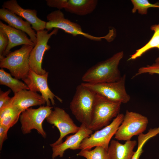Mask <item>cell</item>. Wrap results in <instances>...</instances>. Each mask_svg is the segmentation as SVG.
Masks as SVG:
<instances>
[{"label":"cell","mask_w":159,"mask_h":159,"mask_svg":"<svg viewBox=\"0 0 159 159\" xmlns=\"http://www.w3.org/2000/svg\"><path fill=\"white\" fill-rule=\"evenodd\" d=\"M34 47L23 45L19 49L10 52L5 57L0 59V67L8 69L14 78L23 79L30 69L29 57Z\"/></svg>","instance_id":"277c9868"},{"label":"cell","mask_w":159,"mask_h":159,"mask_svg":"<svg viewBox=\"0 0 159 159\" xmlns=\"http://www.w3.org/2000/svg\"><path fill=\"white\" fill-rule=\"evenodd\" d=\"M46 120L48 123L56 127L60 132L58 139L50 144L51 147L61 144L65 136L70 134L76 133L80 129V127L75 124L69 114L59 107H54Z\"/></svg>","instance_id":"8fae6325"},{"label":"cell","mask_w":159,"mask_h":159,"mask_svg":"<svg viewBox=\"0 0 159 159\" xmlns=\"http://www.w3.org/2000/svg\"><path fill=\"white\" fill-rule=\"evenodd\" d=\"M121 104L96 94L89 128L93 131H97L109 125L120 113Z\"/></svg>","instance_id":"3957f363"},{"label":"cell","mask_w":159,"mask_h":159,"mask_svg":"<svg viewBox=\"0 0 159 159\" xmlns=\"http://www.w3.org/2000/svg\"><path fill=\"white\" fill-rule=\"evenodd\" d=\"M96 94L81 84L76 88L69 108L72 114L81 124L88 127L91 119Z\"/></svg>","instance_id":"7a4b0ae2"},{"label":"cell","mask_w":159,"mask_h":159,"mask_svg":"<svg viewBox=\"0 0 159 159\" xmlns=\"http://www.w3.org/2000/svg\"><path fill=\"white\" fill-rule=\"evenodd\" d=\"M86 159H110L107 150L101 146H97L92 150H81L77 154Z\"/></svg>","instance_id":"603a6c76"},{"label":"cell","mask_w":159,"mask_h":159,"mask_svg":"<svg viewBox=\"0 0 159 159\" xmlns=\"http://www.w3.org/2000/svg\"><path fill=\"white\" fill-rule=\"evenodd\" d=\"M145 73H148L151 75H159V63L155 62L152 64L148 65L140 68L133 77Z\"/></svg>","instance_id":"484cf974"},{"label":"cell","mask_w":159,"mask_h":159,"mask_svg":"<svg viewBox=\"0 0 159 159\" xmlns=\"http://www.w3.org/2000/svg\"><path fill=\"white\" fill-rule=\"evenodd\" d=\"M131 1L133 5L132 10V12L135 13L136 11L141 14H146L148 9L150 8H159V3L151 4L148 0H132Z\"/></svg>","instance_id":"cb8c5ba5"},{"label":"cell","mask_w":159,"mask_h":159,"mask_svg":"<svg viewBox=\"0 0 159 159\" xmlns=\"http://www.w3.org/2000/svg\"><path fill=\"white\" fill-rule=\"evenodd\" d=\"M137 143L135 140L126 141L123 144L112 140L107 150L110 159H131L135 153L133 150Z\"/></svg>","instance_id":"d6986e66"},{"label":"cell","mask_w":159,"mask_h":159,"mask_svg":"<svg viewBox=\"0 0 159 159\" xmlns=\"http://www.w3.org/2000/svg\"><path fill=\"white\" fill-rule=\"evenodd\" d=\"M11 91L10 89L5 92L0 90V109L6 106L9 103L11 97L9 96V95Z\"/></svg>","instance_id":"83f0119b"},{"label":"cell","mask_w":159,"mask_h":159,"mask_svg":"<svg viewBox=\"0 0 159 159\" xmlns=\"http://www.w3.org/2000/svg\"><path fill=\"white\" fill-rule=\"evenodd\" d=\"M9 42V40L7 35L4 31L0 29V59L2 58Z\"/></svg>","instance_id":"4316f807"},{"label":"cell","mask_w":159,"mask_h":159,"mask_svg":"<svg viewBox=\"0 0 159 159\" xmlns=\"http://www.w3.org/2000/svg\"><path fill=\"white\" fill-rule=\"evenodd\" d=\"M0 29L4 31L9 40L8 45L2 58L11 52V49L15 47L21 45H30L33 47L35 45L25 32L7 25L1 21H0Z\"/></svg>","instance_id":"ac0fdd59"},{"label":"cell","mask_w":159,"mask_h":159,"mask_svg":"<svg viewBox=\"0 0 159 159\" xmlns=\"http://www.w3.org/2000/svg\"><path fill=\"white\" fill-rule=\"evenodd\" d=\"M9 129L0 125V150H1L4 141L7 138V134Z\"/></svg>","instance_id":"f1b7e54d"},{"label":"cell","mask_w":159,"mask_h":159,"mask_svg":"<svg viewBox=\"0 0 159 159\" xmlns=\"http://www.w3.org/2000/svg\"><path fill=\"white\" fill-rule=\"evenodd\" d=\"M92 132L93 131L81 124L78 131L72 135L67 136L65 141L61 144L52 147V159H54L58 156L62 157L64 152L67 149H80V145L83 140L89 137Z\"/></svg>","instance_id":"5bb4252c"},{"label":"cell","mask_w":159,"mask_h":159,"mask_svg":"<svg viewBox=\"0 0 159 159\" xmlns=\"http://www.w3.org/2000/svg\"><path fill=\"white\" fill-rule=\"evenodd\" d=\"M21 113L9 103L0 110V125L9 129L17 122Z\"/></svg>","instance_id":"ffe728a7"},{"label":"cell","mask_w":159,"mask_h":159,"mask_svg":"<svg viewBox=\"0 0 159 159\" xmlns=\"http://www.w3.org/2000/svg\"><path fill=\"white\" fill-rule=\"evenodd\" d=\"M48 72L43 75L39 74L30 69L26 77L22 80L27 85L29 90L35 92H39L45 100L47 105L55 104L54 99L56 98L60 102L62 100L55 95L50 90L48 84Z\"/></svg>","instance_id":"7c38bea8"},{"label":"cell","mask_w":159,"mask_h":159,"mask_svg":"<svg viewBox=\"0 0 159 159\" xmlns=\"http://www.w3.org/2000/svg\"><path fill=\"white\" fill-rule=\"evenodd\" d=\"M2 8L8 9L21 18H24L32 25V28L37 32L45 29L46 22L37 16V11L35 9H25L22 8L16 0L5 1L2 6Z\"/></svg>","instance_id":"2e32d148"},{"label":"cell","mask_w":159,"mask_h":159,"mask_svg":"<svg viewBox=\"0 0 159 159\" xmlns=\"http://www.w3.org/2000/svg\"><path fill=\"white\" fill-rule=\"evenodd\" d=\"M150 29L154 32L151 39L144 46L136 50L134 54L131 55L128 60L135 59L141 57L151 49L158 48L159 46V24L152 25Z\"/></svg>","instance_id":"7402d4cb"},{"label":"cell","mask_w":159,"mask_h":159,"mask_svg":"<svg viewBox=\"0 0 159 159\" xmlns=\"http://www.w3.org/2000/svg\"><path fill=\"white\" fill-rule=\"evenodd\" d=\"M124 56L123 51L117 52L107 59L89 68L83 75V82L96 84L116 81L121 77L118 66Z\"/></svg>","instance_id":"6da1fadb"},{"label":"cell","mask_w":159,"mask_h":159,"mask_svg":"<svg viewBox=\"0 0 159 159\" xmlns=\"http://www.w3.org/2000/svg\"><path fill=\"white\" fill-rule=\"evenodd\" d=\"M154 131L150 129L146 134L142 133L138 135L137 149L131 159H139L143 152V147L146 143L150 139L155 136Z\"/></svg>","instance_id":"d4e9b609"},{"label":"cell","mask_w":159,"mask_h":159,"mask_svg":"<svg viewBox=\"0 0 159 159\" xmlns=\"http://www.w3.org/2000/svg\"><path fill=\"white\" fill-rule=\"evenodd\" d=\"M158 127V128H159V127Z\"/></svg>","instance_id":"4dcf8cb0"},{"label":"cell","mask_w":159,"mask_h":159,"mask_svg":"<svg viewBox=\"0 0 159 159\" xmlns=\"http://www.w3.org/2000/svg\"><path fill=\"white\" fill-rule=\"evenodd\" d=\"M47 4L50 7L59 10L64 9L66 11L83 16L89 14L96 9V0H47Z\"/></svg>","instance_id":"4fadbf2b"},{"label":"cell","mask_w":159,"mask_h":159,"mask_svg":"<svg viewBox=\"0 0 159 159\" xmlns=\"http://www.w3.org/2000/svg\"><path fill=\"white\" fill-rule=\"evenodd\" d=\"M58 30L54 28L49 33L47 30L37 32V42L30 53L29 65L30 69L38 74L43 75L47 72L42 67L44 55L51 47L47 44L49 39L52 35L57 34Z\"/></svg>","instance_id":"30bf717a"},{"label":"cell","mask_w":159,"mask_h":159,"mask_svg":"<svg viewBox=\"0 0 159 159\" xmlns=\"http://www.w3.org/2000/svg\"><path fill=\"white\" fill-rule=\"evenodd\" d=\"M148 123L146 117L127 110L114 138L119 140H130L133 136L143 133L146 130Z\"/></svg>","instance_id":"52a82bcc"},{"label":"cell","mask_w":159,"mask_h":159,"mask_svg":"<svg viewBox=\"0 0 159 159\" xmlns=\"http://www.w3.org/2000/svg\"><path fill=\"white\" fill-rule=\"evenodd\" d=\"M0 84L9 87L14 94L23 90H29L27 85L19 80L12 77L11 74L0 69Z\"/></svg>","instance_id":"44dd1931"},{"label":"cell","mask_w":159,"mask_h":159,"mask_svg":"<svg viewBox=\"0 0 159 159\" xmlns=\"http://www.w3.org/2000/svg\"><path fill=\"white\" fill-rule=\"evenodd\" d=\"M124 116L123 114L119 113L109 125L84 139L80 145V149L90 150L94 147L101 146L107 150L111 140L122 123Z\"/></svg>","instance_id":"9c48e42d"},{"label":"cell","mask_w":159,"mask_h":159,"mask_svg":"<svg viewBox=\"0 0 159 159\" xmlns=\"http://www.w3.org/2000/svg\"><path fill=\"white\" fill-rule=\"evenodd\" d=\"M158 49H159V46L158 48ZM155 62L159 63V56L155 60Z\"/></svg>","instance_id":"f546056e"},{"label":"cell","mask_w":159,"mask_h":159,"mask_svg":"<svg viewBox=\"0 0 159 159\" xmlns=\"http://www.w3.org/2000/svg\"><path fill=\"white\" fill-rule=\"evenodd\" d=\"M126 76L124 74L118 80L112 82L93 84L82 82L88 89L111 101L127 103L130 99L125 87Z\"/></svg>","instance_id":"8992f818"},{"label":"cell","mask_w":159,"mask_h":159,"mask_svg":"<svg viewBox=\"0 0 159 159\" xmlns=\"http://www.w3.org/2000/svg\"><path fill=\"white\" fill-rule=\"evenodd\" d=\"M0 19L13 28L21 30L27 34L31 41L35 45L37 42L36 34L28 21L11 11L2 8L0 9Z\"/></svg>","instance_id":"e0dca14e"},{"label":"cell","mask_w":159,"mask_h":159,"mask_svg":"<svg viewBox=\"0 0 159 159\" xmlns=\"http://www.w3.org/2000/svg\"><path fill=\"white\" fill-rule=\"evenodd\" d=\"M53 108L51 106H41L37 109L29 108L22 112L19 118L23 133L27 134L32 130L35 129L39 134L45 138L47 134L43 128L42 123L51 113Z\"/></svg>","instance_id":"ba28073f"},{"label":"cell","mask_w":159,"mask_h":159,"mask_svg":"<svg viewBox=\"0 0 159 159\" xmlns=\"http://www.w3.org/2000/svg\"><path fill=\"white\" fill-rule=\"evenodd\" d=\"M47 18L48 21L46 22L45 29L48 31L54 28L60 29L74 37L81 35L95 41H100L104 39L108 42H111L113 39V35L110 32H109L105 36L102 37L94 36L84 32L79 24L66 18L60 10H56L50 13Z\"/></svg>","instance_id":"5b68a950"},{"label":"cell","mask_w":159,"mask_h":159,"mask_svg":"<svg viewBox=\"0 0 159 159\" xmlns=\"http://www.w3.org/2000/svg\"><path fill=\"white\" fill-rule=\"evenodd\" d=\"M9 104L21 113L31 107L46 104L42 95L29 90H23L14 94Z\"/></svg>","instance_id":"9a60e30c"}]
</instances>
